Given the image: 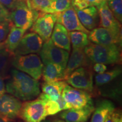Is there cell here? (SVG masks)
Returning a JSON list of instances; mask_svg holds the SVG:
<instances>
[{"label": "cell", "instance_id": "cell-5", "mask_svg": "<svg viewBox=\"0 0 122 122\" xmlns=\"http://www.w3.org/2000/svg\"><path fill=\"white\" fill-rule=\"evenodd\" d=\"M62 97L66 105L67 110L80 109L93 105L91 96L87 92L72 87L68 84L63 88Z\"/></svg>", "mask_w": 122, "mask_h": 122}, {"label": "cell", "instance_id": "cell-14", "mask_svg": "<svg viewBox=\"0 0 122 122\" xmlns=\"http://www.w3.org/2000/svg\"><path fill=\"white\" fill-rule=\"evenodd\" d=\"M98 9L100 27L106 28L117 33L122 34L121 24L115 18L110 10L107 2H105L96 7Z\"/></svg>", "mask_w": 122, "mask_h": 122}, {"label": "cell", "instance_id": "cell-42", "mask_svg": "<svg viewBox=\"0 0 122 122\" xmlns=\"http://www.w3.org/2000/svg\"><path fill=\"white\" fill-rule=\"evenodd\" d=\"M24 122L23 121H20V122Z\"/></svg>", "mask_w": 122, "mask_h": 122}, {"label": "cell", "instance_id": "cell-1", "mask_svg": "<svg viewBox=\"0 0 122 122\" xmlns=\"http://www.w3.org/2000/svg\"><path fill=\"white\" fill-rule=\"evenodd\" d=\"M5 88L8 93L25 101L33 100L40 93L38 80L16 69L11 70Z\"/></svg>", "mask_w": 122, "mask_h": 122}, {"label": "cell", "instance_id": "cell-24", "mask_svg": "<svg viewBox=\"0 0 122 122\" xmlns=\"http://www.w3.org/2000/svg\"><path fill=\"white\" fill-rule=\"evenodd\" d=\"M67 110L66 105L64 101L62 95L57 101H45V110L46 117L54 115L59 112Z\"/></svg>", "mask_w": 122, "mask_h": 122}, {"label": "cell", "instance_id": "cell-22", "mask_svg": "<svg viewBox=\"0 0 122 122\" xmlns=\"http://www.w3.org/2000/svg\"><path fill=\"white\" fill-rule=\"evenodd\" d=\"M26 30L15 27L12 24L10 32L6 39L5 41V48L13 54L15 49L17 48L21 39L25 34Z\"/></svg>", "mask_w": 122, "mask_h": 122}, {"label": "cell", "instance_id": "cell-34", "mask_svg": "<svg viewBox=\"0 0 122 122\" xmlns=\"http://www.w3.org/2000/svg\"><path fill=\"white\" fill-rule=\"evenodd\" d=\"M18 0H0V3L8 10H13L16 6Z\"/></svg>", "mask_w": 122, "mask_h": 122}, {"label": "cell", "instance_id": "cell-31", "mask_svg": "<svg viewBox=\"0 0 122 122\" xmlns=\"http://www.w3.org/2000/svg\"><path fill=\"white\" fill-rule=\"evenodd\" d=\"M105 122H122L121 112L119 111H116L115 110L108 116Z\"/></svg>", "mask_w": 122, "mask_h": 122}, {"label": "cell", "instance_id": "cell-29", "mask_svg": "<svg viewBox=\"0 0 122 122\" xmlns=\"http://www.w3.org/2000/svg\"><path fill=\"white\" fill-rule=\"evenodd\" d=\"M31 8L40 13H45L50 6V0H28Z\"/></svg>", "mask_w": 122, "mask_h": 122}, {"label": "cell", "instance_id": "cell-13", "mask_svg": "<svg viewBox=\"0 0 122 122\" xmlns=\"http://www.w3.org/2000/svg\"><path fill=\"white\" fill-rule=\"evenodd\" d=\"M56 16V22L62 24L68 31H82L87 33L90 30H88L81 23L76 12L72 6L65 11L55 13Z\"/></svg>", "mask_w": 122, "mask_h": 122}, {"label": "cell", "instance_id": "cell-33", "mask_svg": "<svg viewBox=\"0 0 122 122\" xmlns=\"http://www.w3.org/2000/svg\"><path fill=\"white\" fill-rule=\"evenodd\" d=\"M71 5L79 9H83L89 6L86 0H71Z\"/></svg>", "mask_w": 122, "mask_h": 122}, {"label": "cell", "instance_id": "cell-19", "mask_svg": "<svg viewBox=\"0 0 122 122\" xmlns=\"http://www.w3.org/2000/svg\"><path fill=\"white\" fill-rule=\"evenodd\" d=\"M50 37L55 45L70 52L71 50V41L69 32L63 25L58 23L55 24Z\"/></svg>", "mask_w": 122, "mask_h": 122}, {"label": "cell", "instance_id": "cell-16", "mask_svg": "<svg viewBox=\"0 0 122 122\" xmlns=\"http://www.w3.org/2000/svg\"><path fill=\"white\" fill-rule=\"evenodd\" d=\"M94 110L93 105L80 109H69L61 112L60 117L65 122H86Z\"/></svg>", "mask_w": 122, "mask_h": 122}, {"label": "cell", "instance_id": "cell-20", "mask_svg": "<svg viewBox=\"0 0 122 122\" xmlns=\"http://www.w3.org/2000/svg\"><path fill=\"white\" fill-rule=\"evenodd\" d=\"M43 63L42 76L45 82L65 80L64 71L62 67L47 61H42Z\"/></svg>", "mask_w": 122, "mask_h": 122}, {"label": "cell", "instance_id": "cell-26", "mask_svg": "<svg viewBox=\"0 0 122 122\" xmlns=\"http://www.w3.org/2000/svg\"><path fill=\"white\" fill-rule=\"evenodd\" d=\"M71 0H50V5L45 13H60L71 6Z\"/></svg>", "mask_w": 122, "mask_h": 122}, {"label": "cell", "instance_id": "cell-4", "mask_svg": "<svg viewBox=\"0 0 122 122\" xmlns=\"http://www.w3.org/2000/svg\"><path fill=\"white\" fill-rule=\"evenodd\" d=\"M11 62L16 70L25 73L36 80H39L41 77L43 63L37 54L14 56Z\"/></svg>", "mask_w": 122, "mask_h": 122}, {"label": "cell", "instance_id": "cell-15", "mask_svg": "<svg viewBox=\"0 0 122 122\" xmlns=\"http://www.w3.org/2000/svg\"><path fill=\"white\" fill-rule=\"evenodd\" d=\"M89 66V59L85 54L84 49L73 48L64 71V77L66 80L68 76L77 68Z\"/></svg>", "mask_w": 122, "mask_h": 122}, {"label": "cell", "instance_id": "cell-40", "mask_svg": "<svg viewBox=\"0 0 122 122\" xmlns=\"http://www.w3.org/2000/svg\"><path fill=\"white\" fill-rule=\"evenodd\" d=\"M0 122H12L11 121H9V120H6L0 118Z\"/></svg>", "mask_w": 122, "mask_h": 122}, {"label": "cell", "instance_id": "cell-9", "mask_svg": "<svg viewBox=\"0 0 122 122\" xmlns=\"http://www.w3.org/2000/svg\"><path fill=\"white\" fill-rule=\"evenodd\" d=\"M56 23L54 14L40 13L39 17L30 27L31 31L37 33L44 42L50 39Z\"/></svg>", "mask_w": 122, "mask_h": 122}, {"label": "cell", "instance_id": "cell-10", "mask_svg": "<svg viewBox=\"0 0 122 122\" xmlns=\"http://www.w3.org/2000/svg\"><path fill=\"white\" fill-rule=\"evenodd\" d=\"M22 103L21 101L10 94L0 97V118L12 121L19 117Z\"/></svg>", "mask_w": 122, "mask_h": 122}, {"label": "cell", "instance_id": "cell-38", "mask_svg": "<svg viewBox=\"0 0 122 122\" xmlns=\"http://www.w3.org/2000/svg\"><path fill=\"white\" fill-rule=\"evenodd\" d=\"M5 48V41L0 42V50L2 49H4Z\"/></svg>", "mask_w": 122, "mask_h": 122}, {"label": "cell", "instance_id": "cell-21", "mask_svg": "<svg viewBox=\"0 0 122 122\" xmlns=\"http://www.w3.org/2000/svg\"><path fill=\"white\" fill-rule=\"evenodd\" d=\"M115 110V105L111 101H101L93 112L91 122H105L110 114Z\"/></svg>", "mask_w": 122, "mask_h": 122}, {"label": "cell", "instance_id": "cell-37", "mask_svg": "<svg viewBox=\"0 0 122 122\" xmlns=\"http://www.w3.org/2000/svg\"><path fill=\"white\" fill-rule=\"evenodd\" d=\"M6 92L5 84L4 77L0 76V97Z\"/></svg>", "mask_w": 122, "mask_h": 122}, {"label": "cell", "instance_id": "cell-30", "mask_svg": "<svg viewBox=\"0 0 122 122\" xmlns=\"http://www.w3.org/2000/svg\"><path fill=\"white\" fill-rule=\"evenodd\" d=\"M11 25L9 20L0 22V42H4L6 39Z\"/></svg>", "mask_w": 122, "mask_h": 122}, {"label": "cell", "instance_id": "cell-3", "mask_svg": "<svg viewBox=\"0 0 122 122\" xmlns=\"http://www.w3.org/2000/svg\"><path fill=\"white\" fill-rule=\"evenodd\" d=\"M40 12L31 8L28 0H18L10 13L9 20L15 27L27 30L39 17Z\"/></svg>", "mask_w": 122, "mask_h": 122}, {"label": "cell", "instance_id": "cell-35", "mask_svg": "<svg viewBox=\"0 0 122 122\" xmlns=\"http://www.w3.org/2000/svg\"><path fill=\"white\" fill-rule=\"evenodd\" d=\"M93 68V70L96 73L100 74L105 72L107 70V67L106 65L105 64L101 63H95Z\"/></svg>", "mask_w": 122, "mask_h": 122}, {"label": "cell", "instance_id": "cell-17", "mask_svg": "<svg viewBox=\"0 0 122 122\" xmlns=\"http://www.w3.org/2000/svg\"><path fill=\"white\" fill-rule=\"evenodd\" d=\"M81 23L88 30L96 28L99 24L98 9L95 6H89L83 9L74 7Z\"/></svg>", "mask_w": 122, "mask_h": 122}, {"label": "cell", "instance_id": "cell-23", "mask_svg": "<svg viewBox=\"0 0 122 122\" xmlns=\"http://www.w3.org/2000/svg\"><path fill=\"white\" fill-rule=\"evenodd\" d=\"M70 41L73 48L84 49L91 43L88 34L82 31H71L69 32Z\"/></svg>", "mask_w": 122, "mask_h": 122}, {"label": "cell", "instance_id": "cell-28", "mask_svg": "<svg viewBox=\"0 0 122 122\" xmlns=\"http://www.w3.org/2000/svg\"><path fill=\"white\" fill-rule=\"evenodd\" d=\"M107 4L115 18L122 22V0H107Z\"/></svg>", "mask_w": 122, "mask_h": 122}, {"label": "cell", "instance_id": "cell-6", "mask_svg": "<svg viewBox=\"0 0 122 122\" xmlns=\"http://www.w3.org/2000/svg\"><path fill=\"white\" fill-rule=\"evenodd\" d=\"M45 101L39 97L22 103L19 117L24 122H40L46 118Z\"/></svg>", "mask_w": 122, "mask_h": 122}, {"label": "cell", "instance_id": "cell-36", "mask_svg": "<svg viewBox=\"0 0 122 122\" xmlns=\"http://www.w3.org/2000/svg\"><path fill=\"white\" fill-rule=\"evenodd\" d=\"M89 4V6L97 7L101 4L105 2H107V0H86Z\"/></svg>", "mask_w": 122, "mask_h": 122}, {"label": "cell", "instance_id": "cell-8", "mask_svg": "<svg viewBox=\"0 0 122 122\" xmlns=\"http://www.w3.org/2000/svg\"><path fill=\"white\" fill-rule=\"evenodd\" d=\"M66 83L72 87L86 92L93 90V80L92 73L85 67L74 70L66 79Z\"/></svg>", "mask_w": 122, "mask_h": 122}, {"label": "cell", "instance_id": "cell-11", "mask_svg": "<svg viewBox=\"0 0 122 122\" xmlns=\"http://www.w3.org/2000/svg\"><path fill=\"white\" fill-rule=\"evenodd\" d=\"M88 38L92 43L102 45L121 46L122 34L117 33L103 27H96L90 30Z\"/></svg>", "mask_w": 122, "mask_h": 122}, {"label": "cell", "instance_id": "cell-27", "mask_svg": "<svg viewBox=\"0 0 122 122\" xmlns=\"http://www.w3.org/2000/svg\"><path fill=\"white\" fill-rule=\"evenodd\" d=\"M11 56H14L6 48L0 50V76L5 75Z\"/></svg>", "mask_w": 122, "mask_h": 122}, {"label": "cell", "instance_id": "cell-2", "mask_svg": "<svg viewBox=\"0 0 122 122\" xmlns=\"http://www.w3.org/2000/svg\"><path fill=\"white\" fill-rule=\"evenodd\" d=\"M121 46L102 45L90 43L84 49L88 59L94 63L105 65L119 63L121 61Z\"/></svg>", "mask_w": 122, "mask_h": 122}, {"label": "cell", "instance_id": "cell-25", "mask_svg": "<svg viewBox=\"0 0 122 122\" xmlns=\"http://www.w3.org/2000/svg\"><path fill=\"white\" fill-rule=\"evenodd\" d=\"M121 73V68L117 67L109 71H105L102 74L97 75L95 77L96 85L100 86L109 83L118 77Z\"/></svg>", "mask_w": 122, "mask_h": 122}, {"label": "cell", "instance_id": "cell-18", "mask_svg": "<svg viewBox=\"0 0 122 122\" xmlns=\"http://www.w3.org/2000/svg\"><path fill=\"white\" fill-rule=\"evenodd\" d=\"M65 80L53 82H45L42 84L41 89L42 93L39 97L44 101H57L62 95L63 88L67 84Z\"/></svg>", "mask_w": 122, "mask_h": 122}, {"label": "cell", "instance_id": "cell-12", "mask_svg": "<svg viewBox=\"0 0 122 122\" xmlns=\"http://www.w3.org/2000/svg\"><path fill=\"white\" fill-rule=\"evenodd\" d=\"M43 44V40L37 33L33 32L26 33L23 36L13 55L22 56L39 53Z\"/></svg>", "mask_w": 122, "mask_h": 122}, {"label": "cell", "instance_id": "cell-41", "mask_svg": "<svg viewBox=\"0 0 122 122\" xmlns=\"http://www.w3.org/2000/svg\"><path fill=\"white\" fill-rule=\"evenodd\" d=\"M51 122L49 120H48V119H44V120H42L41 122Z\"/></svg>", "mask_w": 122, "mask_h": 122}, {"label": "cell", "instance_id": "cell-39", "mask_svg": "<svg viewBox=\"0 0 122 122\" xmlns=\"http://www.w3.org/2000/svg\"><path fill=\"white\" fill-rule=\"evenodd\" d=\"M53 122H65L63 119H56L53 120Z\"/></svg>", "mask_w": 122, "mask_h": 122}, {"label": "cell", "instance_id": "cell-32", "mask_svg": "<svg viewBox=\"0 0 122 122\" xmlns=\"http://www.w3.org/2000/svg\"><path fill=\"white\" fill-rule=\"evenodd\" d=\"M10 13L8 9L0 3V22L9 20Z\"/></svg>", "mask_w": 122, "mask_h": 122}, {"label": "cell", "instance_id": "cell-7", "mask_svg": "<svg viewBox=\"0 0 122 122\" xmlns=\"http://www.w3.org/2000/svg\"><path fill=\"white\" fill-rule=\"evenodd\" d=\"M39 53L42 61H47L52 62L65 69L70 53L66 50L55 45L50 39L44 42Z\"/></svg>", "mask_w": 122, "mask_h": 122}]
</instances>
